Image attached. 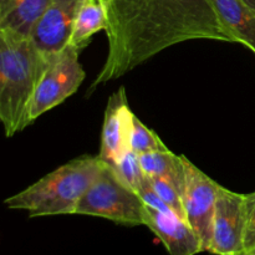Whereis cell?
Instances as JSON below:
<instances>
[{
  "label": "cell",
  "mask_w": 255,
  "mask_h": 255,
  "mask_svg": "<svg viewBox=\"0 0 255 255\" xmlns=\"http://www.w3.org/2000/svg\"><path fill=\"white\" fill-rule=\"evenodd\" d=\"M138 196L141 197V199L143 201V203L147 207H151V208L156 209V211L163 212V213H171V209L163 202V199L158 196V193L156 192V189L153 188L152 183L149 182L148 177H147V181L144 182V184L142 186L141 191L138 192Z\"/></svg>",
  "instance_id": "19"
},
{
  "label": "cell",
  "mask_w": 255,
  "mask_h": 255,
  "mask_svg": "<svg viewBox=\"0 0 255 255\" xmlns=\"http://www.w3.org/2000/svg\"><path fill=\"white\" fill-rule=\"evenodd\" d=\"M51 0H0V30L30 37Z\"/></svg>",
  "instance_id": "11"
},
{
  "label": "cell",
  "mask_w": 255,
  "mask_h": 255,
  "mask_svg": "<svg viewBox=\"0 0 255 255\" xmlns=\"http://www.w3.org/2000/svg\"><path fill=\"white\" fill-rule=\"evenodd\" d=\"M106 27L107 12L104 2L101 0H79L70 44L80 50L85 49L91 37Z\"/></svg>",
  "instance_id": "13"
},
{
  "label": "cell",
  "mask_w": 255,
  "mask_h": 255,
  "mask_svg": "<svg viewBox=\"0 0 255 255\" xmlns=\"http://www.w3.org/2000/svg\"><path fill=\"white\" fill-rule=\"evenodd\" d=\"M246 213L247 221L246 233H244V253L255 249V192L246 194Z\"/></svg>",
  "instance_id": "18"
},
{
  "label": "cell",
  "mask_w": 255,
  "mask_h": 255,
  "mask_svg": "<svg viewBox=\"0 0 255 255\" xmlns=\"http://www.w3.org/2000/svg\"><path fill=\"white\" fill-rule=\"evenodd\" d=\"M144 226L163 243L169 255H196L203 252L196 232L176 213H163L144 204Z\"/></svg>",
  "instance_id": "10"
},
{
  "label": "cell",
  "mask_w": 255,
  "mask_h": 255,
  "mask_svg": "<svg viewBox=\"0 0 255 255\" xmlns=\"http://www.w3.org/2000/svg\"><path fill=\"white\" fill-rule=\"evenodd\" d=\"M243 255H255V249H253V251L247 252V253H244Z\"/></svg>",
  "instance_id": "21"
},
{
  "label": "cell",
  "mask_w": 255,
  "mask_h": 255,
  "mask_svg": "<svg viewBox=\"0 0 255 255\" xmlns=\"http://www.w3.org/2000/svg\"><path fill=\"white\" fill-rule=\"evenodd\" d=\"M107 55L87 94L120 79L167 47L189 40L238 42L211 0H101Z\"/></svg>",
  "instance_id": "1"
},
{
  "label": "cell",
  "mask_w": 255,
  "mask_h": 255,
  "mask_svg": "<svg viewBox=\"0 0 255 255\" xmlns=\"http://www.w3.org/2000/svg\"><path fill=\"white\" fill-rule=\"evenodd\" d=\"M184 167V186L182 199L187 222L198 236L203 252H209L213 238V222L221 184L182 156Z\"/></svg>",
  "instance_id": "6"
},
{
  "label": "cell",
  "mask_w": 255,
  "mask_h": 255,
  "mask_svg": "<svg viewBox=\"0 0 255 255\" xmlns=\"http://www.w3.org/2000/svg\"><path fill=\"white\" fill-rule=\"evenodd\" d=\"M77 5L79 0H51L30 35L40 51L56 54L71 42Z\"/></svg>",
  "instance_id": "9"
},
{
  "label": "cell",
  "mask_w": 255,
  "mask_h": 255,
  "mask_svg": "<svg viewBox=\"0 0 255 255\" xmlns=\"http://www.w3.org/2000/svg\"><path fill=\"white\" fill-rule=\"evenodd\" d=\"M246 221V194L219 187L209 252L217 255H243Z\"/></svg>",
  "instance_id": "7"
},
{
  "label": "cell",
  "mask_w": 255,
  "mask_h": 255,
  "mask_svg": "<svg viewBox=\"0 0 255 255\" xmlns=\"http://www.w3.org/2000/svg\"><path fill=\"white\" fill-rule=\"evenodd\" d=\"M104 166L105 162L99 156L77 157L24 191L7 197L4 204L10 209L26 211L30 218L76 214L80 201Z\"/></svg>",
  "instance_id": "3"
},
{
  "label": "cell",
  "mask_w": 255,
  "mask_h": 255,
  "mask_svg": "<svg viewBox=\"0 0 255 255\" xmlns=\"http://www.w3.org/2000/svg\"><path fill=\"white\" fill-rule=\"evenodd\" d=\"M76 214L100 217L125 226H144V203L126 186L109 163L87 189Z\"/></svg>",
  "instance_id": "4"
},
{
  "label": "cell",
  "mask_w": 255,
  "mask_h": 255,
  "mask_svg": "<svg viewBox=\"0 0 255 255\" xmlns=\"http://www.w3.org/2000/svg\"><path fill=\"white\" fill-rule=\"evenodd\" d=\"M244 1H246L249 6H252L255 10V0H244Z\"/></svg>",
  "instance_id": "20"
},
{
  "label": "cell",
  "mask_w": 255,
  "mask_h": 255,
  "mask_svg": "<svg viewBox=\"0 0 255 255\" xmlns=\"http://www.w3.org/2000/svg\"><path fill=\"white\" fill-rule=\"evenodd\" d=\"M110 166L114 168L119 178L128 188L138 194L144 182L147 181V176L142 169L138 154L134 153L133 151H129L120 161H117L115 164H110Z\"/></svg>",
  "instance_id": "15"
},
{
  "label": "cell",
  "mask_w": 255,
  "mask_h": 255,
  "mask_svg": "<svg viewBox=\"0 0 255 255\" xmlns=\"http://www.w3.org/2000/svg\"><path fill=\"white\" fill-rule=\"evenodd\" d=\"M149 182L152 183L153 188L158 193V196L163 199L164 203L169 207L173 213L184 222H187L186 209H184L183 199H182L181 194H179L178 189L173 186L169 181L162 178V177H148ZM188 223V222H187Z\"/></svg>",
  "instance_id": "17"
},
{
  "label": "cell",
  "mask_w": 255,
  "mask_h": 255,
  "mask_svg": "<svg viewBox=\"0 0 255 255\" xmlns=\"http://www.w3.org/2000/svg\"><path fill=\"white\" fill-rule=\"evenodd\" d=\"M139 162L147 177H162L171 182L179 194L183 193L184 167L182 156H177L168 148L139 154Z\"/></svg>",
  "instance_id": "14"
},
{
  "label": "cell",
  "mask_w": 255,
  "mask_h": 255,
  "mask_svg": "<svg viewBox=\"0 0 255 255\" xmlns=\"http://www.w3.org/2000/svg\"><path fill=\"white\" fill-rule=\"evenodd\" d=\"M168 147L162 142L158 134L153 129L148 128L138 117H134L133 132H132L131 139V149L139 154L148 153V152L159 151V149H166Z\"/></svg>",
  "instance_id": "16"
},
{
  "label": "cell",
  "mask_w": 255,
  "mask_h": 255,
  "mask_svg": "<svg viewBox=\"0 0 255 255\" xmlns=\"http://www.w3.org/2000/svg\"><path fill=\"white\" fill-rule=\"evenodd\" d=\"M219 16L236 34L239 44L255 55V10L244 0H211Z\"/></svg>",
  "instance_id": "12"
},
{
  "label": "cell",
  "mask_w": 255,
  "mask_h": 255,
  "mask_svg": "<svg viewBox=\"0 0 255 255\" xmlns=\"http://www.w3.org/2000/svg\"><path fill=\"white\" fill-rule=\"evenodd\" d=\"M49 56L30 37L0 30V121L6 137L31 125L30 106Z\"/></svg>",
  "instance_id": "2"
},
{
  "label": "cell",
  "mask_w": 255,
  "mask_h": 255,
  "mask_svg": "<svg viewBox=\"0 0 255 255\" xmlns=\"http://www.w3.org/2000/svg\"><path fill=\"white\" fill-rule=\"evenodd\" d=\"M81 50L69 44L49 56L30 106V124L75 94L86 77L80 62Z\"/></svg>",
  "instance_id": "5"
},
{
  "label": "cell",
  "mask_w": 255,
  "mask_h": 255,
  "mask_svg": "<svg viewBox=\"0 0 255 255\" xmlns=\"http://www.w3.org/2000/svg\"><path fill=\"white\" fill-rule=\"evenodd\" d=\"M99 157L115 164L131 149L132 132L136 115L129 109L125 87H120L109 97L105 111Z\"/></svg>",
  "instance_id": "8"
}]
</instances>
